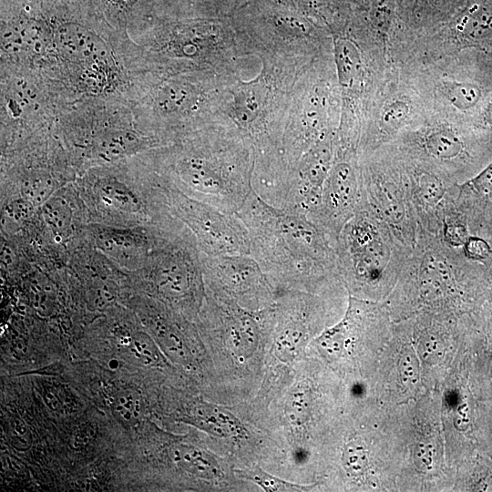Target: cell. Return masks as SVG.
<instances>
[{
  "mask_svg": "<svg viewBox=\"0 0 492 492\" xmlns=\"http://www.w3.org/2000/svg\"><path fill=\"white\" fill-rule=\"evenodd\" d=\"M170 200L179 217L195 233L205 254H250L249 231L236 213L190 200L179 193H170Z\"/></svg>",
  "mask_w": 492,
  "mask_h": 492,
  "instance_id": "8fae6325",
  "label": "cell"
},
{
  "mask_svg": "<svg viewBox=\"0 0 492 492\" xmlns=\"http://www.w3.org/2000/svg\"><path fill=\"white\" fill-rule=\"evenodd\" d=\"M389 411L404 448L397 491H452L456 469L446 461L438 388Z\"/></svg>",
  "mask_w": 492,
  "mask_h": 492,
  "instance_id": "277c9868",
  "label": "cell"
},
{
  "mask_svg": "<svg viewBox=\"0 0 492 492\" xmlns=\"http://www.w3.org/2000/svg\"><path fill=\"white\" fill-rule=\"evenodd\" d=\"M237 117L243 123L251 122L260 107V97L252 88L241 90L236 98Z\"/></svg>",
  "mask_w": 492,
  "mask_h": 492,
  "instance_id": "f1b7e54d",
  "label": "cell"
},
{
  "mask_svg": "<svg viewBox=\"0 0 492 492\" xmlns=\"http://www.w3.org/2000/svg\"><path fill=\"white\" fill-rule=\"evenodd\" d=\"M49 189L47 180L38 178L26 186V194L32 200L41 201L46 197Z\"/></svg>",
  "mask_w": 492,
  "mask_h": 492,
  "instance_id": "d6a6232c",
  "label": "cell"
},
{
  "mask_svg": "<svg viewBox=\"0 0 492 492\" xmlns=\"http://www.w3.org/2000/svg\"><path fill=\"white\" fill-rule=\"evenodd\" d=\"M458 28L471 40H483L492 36V2L473 5L461 19Z\"/></svg>",
  "mask_w": 492,
  "mask_h": 492,
  "instance_id": "603a6c76",
  "label": "cell"
},
{
  "mask_svg": "<svg viewBox=\"0 0 492 492\" xmlns=\"http://www.w3.org/2000/svg\"><path fill=\"white\" fill-rule=\"evenodd\" d=\"M393 320L384 302L348 295L342 318L311 344L343 383L371 378L387 343Z\"/></svg>",
  "mask_w": 492,
  "mask_h": 492,
  "instance_id": "5b68a950",
  "label": "cell"
},
{
  "mask_svg": "<svg viewBox=\"0 0 492 492\" xmlns=\"http://www.w3.org/2000/svg\"><path fill=\"white\" fill-rule=\"evenodd\" d=\"M492 296V270L419 229L396 284L384 301L393 322L421 313L462 316Z\"/></svg>",
  "mask_w": 492,
  "mask_h": 492,
  "instance_id": "7a4b0ae2",
  "label": "cell"
},
{
  "mask_svg": "<svg viewBox=\"0 0 492 492\" xmlns=\"http://www.w3.org/2000/svg\"><path fill=\"white\" fill-rule=\"evenodd\" d=\"M438 391L446 461L456 469L466 459L467 442L473 427L466 374L452 364Z\"/></svg>",
  "mask_w": 492,
  "mask_h": 492,
  "instance_id": "5bb4252c",
  "label": "cell"
},
{
  "mask_svg": "<svg viewBox=\"0 0 492 492\" xmlns=\"http://www.w3.org/2000/svg\"><path fill=\"white\" fill-rule=\"evenodd\" d=\"M59 46L68 57L75 59L98 58L100 45L90 32L78 26H66L58 32Z\"/></svg>",
  "mask_w": 492,
  "mask_h": 492,
  "instance_id": "ffe728a7",
  "label": "cell"
},
{
  "mask_svg": "<svg viewBox=\"0 0 492 492\" xmlns=\"http://www.w3.org/2000/svg\"><path fill=\"white\" fill-rule=\"evenodd\" d=\"M440 89L446 99L460 110L472 108L482 96L481 89L477 84L466 81H444Z\"/></svg>",
  "mask_w": 492,
  "mask_h": 492,
  "instance_id": "d4e9b609",
  "label": "cell"
},
{
  "mask_svg": "<svg viewBox=\"0 0 492 492\" xmlns=\"http://www.w3.org/2000/svg\"><path fill=\"white\" fill-rule=\"evenodd\" d=\"M409 113L408 105L401 100L387 104L380 117V130L384 136H391L405 123Z\"/></svg>",
  "mask_w": 492,
  "mask_h": 492,
  "instance_id": "484cf974",
  "label": "cell"
},
{
  "mask_svg": "<svg viewBox=\"0 0 492 492\" xmlns=\"http://www.w3.org/2000/svg\"><path fill=\"white\" fill-rule=\"evenodd\" d=\"M101 192L116 207L124 210H135L138 201L124 186L115 181L105 182L100 186Z\"/></svg>",
  "mask_w": 492,
  "mask_h": 492,
  "instance_id": "83f0119b",
  "label": "cell"
},
{
  "mask_svg": "<svg viewBox=\"0 0 492 492\" xmlns=\"http://www.w3.org/2000/svg\"><path fill=\"white\" fill-rule=\"evenodd\" d=\"M189 421L215 437L238 442L249 437L242 422L229 409L215 404L198 403L189 415Z\"/></svg>",
  "mask_w": 492,
  "mask_h": 492,
  "instance_id": "ac0fdd59",
  "label": "cell"
},
{
  "mask_svg": "<svg viewBox=\"0 0 492 492\" xmlns=\"http://www.w3.org/2000/svg\"><path fill=\"white\" fill-rule=\"evenodd\" d=\"M111 1H114V2H122V1H126V0H111Z\"/></svg>",
  "mask_w": 492,
  "mask_h": 492,
  "instance_id": "d590c367",
  "label": "cell"
},
{
  "mask_svg": "<svg viewBox=\"0 0 492 492\" xmlns=\"http://www.w3.org/2000/svg\"><path fill=\"white\" fill-rule=\"evenodd\" d=\"M364 203L362 173L350 158L333 160L317 207L307 217L335 247L346 222Z\"/></svg>",
  "mask_w": 492,
  "mask_h": 492,
  "instance_id": "7c38bea8",
  "label": "cell"
},
{
  "mask_svg": "<svg viewBox=\"0 0 492 492\" xmlns=\"http://www.w3.org/2000/svg\"><path fill=\"white\" fill-rule=\"evenodd\" d=\"M483 118L484 121L492 128V99L488 101L485 108Z\"/></svg>",
  "mask_w": 492,
  "mask_h": 492,
  "instance_id": "836d02e7",
  "label": "cell"
},
{
  "mask_svg": "<svg viewBox=\"0 0 492 492\" xmlns=\"http://www.w3.org/2000/svg\"><path fill=\"white\" fill-rule=\"evenodd\" d=\"M460 317L421 313L407 319L425 390L438 388L451 369L460 343Z\"/></svg>",
  "mask_w": 492,
  "mask_h": 492,
  "instance_id": "30bf717a",
  "label": "cell"
},
{
  "mask_svg": "<svg viewBox=\"0 0 492 492\" xmlns=\"http://www.w3.org/2000/svg\"><path fill=\"white\" fill-rule=\"evenodd\" d=\"M129 351L144 364H157L161 361L159 351L150 337L138 333L129 340Z\"/></svg>",
  "mask_w": 492,
  "mask_h": 492,
  "instance_id": "4316f807",
  "label": "cell"
},
{
  "mask_svg": "<svg viewBox=\"0 0 492 492\" xmlns=\"http://www.w3.org/2000/svg\"><path fill=\"white\" fill-rule=\"evenodd\" d=\"M201 260L211 296L252 311L273 303L276 290L251 254H205Z\"/></svg>",
  "mask_w": 492,
  "mask_h": 492,
  "instance_id": "ba28073f",
  "label": "cell"
},
{
  "mask_svg": "<svg viewBox=\"0 0 492 492\" xmlns=\"http://www.w3.org/2000/svg\"><path fill=\"white\" fill-rule=\"evenodd\" d=\"M371 381L374 396L384 408L415 400L427 391L407 319L393 323L390 338Z\"/></svg>",
  "mask_w": 492,
  "mask_h": 492,
  "instance_id": "52a82bcc",
  "label": "cell"
},
{
  "mask_svg": "<svg viewBox=\"0 0 492 492\" xmlns=\"http://www.w3.org/2000/svg\"><path fill=\"white\" fill-rule=\"evenodd\" d=\"M456 203L466 216L470 233L486 239L492 226V160L477 175L458 184Z\"/></svg>",
  "mask_w": 492,
  "mask_h": 492,
  "instance_id": "2e32d148",
  "label": "cell"
},
{
  "mask_svg": "<svg viewBox=\"0 0 492 492\" xmlns=\"http://www.w3.org/2000/svg\"><path fill=\"white\" fill-rule=\"evenodd\" d=\"M208 319L212 332L229 349L233 361L240 364L258 353L270 333L269 307L252 311L211 296Z\"/></svg>",
  "mask_w": 492,
  "mask_h": 492,
  "instance_id": "4fadbf2b",
  "label": "cell"
},
{
  "mask_svg": "<svg viewBox=\"0 0 492 492\" xmlns=\"http://www.w3.org/2000/svg\"><path fill=\"white\" fill-rule=\"evenodd\" d=\"M250 235V254L277 291L347 293L333 244L306 216L262 200L253 190L236 213Z\"/></svg>",
  "mask_w": 492,
  "mask_h": 492,
  "instance_id": "6da1fadb",
  "label": "cell"
},
{
  "mask_svg": "<svg viewBox=\"0 0 492 492\" xmlns=\"http://www.w3.org/2000/svg\"><path fill=\"white\" fill-rule=\"evenodd\" d=\"M186 98H188L187 90L179 85H172L162 90L159 105L163 108L173 109L180 107Z\"/></svg>",
  "mask_w": 492,
  "mask_h": 492,
  "instance_id": "1f68e13d",
  "label": "cell"
},
{
  "mask_svg": "<svg viewBox=\"0 0 492 492\" xmlns=\"http://www.w3.org/2000/svg\"><path fill=\"white\" fill-rule=\"evenodd\" d=\"M416 145L428 159L442 165H453L470 159L466 139L450 126L430 127L420 135Z\"/></svg>",
  "mask_w": 492,
  "mask_h": 492,
  "instance_id": "e0dca14e",
  "label": "cell"
},
{
  "mask_svg": "<svg viewBox=\"0 0 492 492\" xmlns=\"http://www.w3.org/2000/svg\"><path fill=\"white\" fill-rule=\"evenodd\" d=\"M486 239L491 243L492 245V226L490 227L487 236H486Z\"/></svg>",
  "mask_w": 492,
  "mask_h": 492,
  "instance_id": "e575fe53",
  "label": "cell"
},
{
  "mask_svg": "<svg viewBox=\"0 0 492 492\" xmlns=\"http://www.w3.org/2000/svg\"><path fill=\"white\" fill-rule=\"evenodd\" d=\"M47 221L57 231H65L70 224V211L62 201L52 200L45 208Z\"/></svg>",
  "mask_w": 492,
  "mask_h": 492,
  "instance_id": "f546056e",
  "label": "cell"
},
{
  "mask_svg": "<svg viewBox=\"0 0 492 492\" xmlns=\"http://www.w3.org/2000/svg\"><path fill=\"white\" fill-rule=\"evenodd\" d=\"M334 57L342 86L351 87L362 72V59L356 46L347 39L334 42Z\"/></svg>",
  "mask_w": 492,
  "mask_h": 492,
  "instance_id": "44dd1931",
  "label": "cell"
},
{
  "mask_svg": "<svg viewBox=\"0 0 492 492\" xmlns=\"http://www.w3.org/2000/svg\"><path fill=\"white\" fill-rule=\"evenodd\" d=\"M404 170L419 229L439 235L443 214L456 200L458 184L435 168L413 165Z\"/></svg>",
  "mask_w": 492,
  "mask_h": 492,
  "instance_id": "9a60e30c",
  "label": "cell"
},
{
  "mask_svg": "<svg viewBox=\"0 0 492 492\" xmlns=\"http://www.w3.org/2000/svg\"><path fill=\"white\" fill-rule=\"evenodd\" d=\"M154 332L160 345L171 359L182 364L190 361L191 355L186 339L175 323L165 319L157 320Z\"/></svg>",
  "mask_w": 492,
  "mask_h": 492,
  "instance_id": "7402d4cb",
  "label": "cell"
},
{
  "mask_svg": "<svg viewBox=\"0 0 492 492\" xmlns=\"http://www.w3.org/2000/svg\"><path fill=\"white\" fill-rule=\"evenodd\" d=\"M404 448L388 408L347 418L336 480L347 490L397 491Z\"/></svg>",
  "mask_w": 492,
  "mask_h": 492,
  "instance_id": "8992f818",
  "label": "cell"
},
{
  "mask_svg": "<svg viewBox=\"0 0 492 492\" xmlns=\"http://www.w3.org/2000/svg\"><path fill=\"white\" fill-rule=\"evenodd\" d=\"M173 462L185 473L206 481L224 482L227 471L210 452L191 445L179 444L171 449Z\"/></svg>",
  "mask_w": 492,
  "mask_h": 492,
  "instance_id": "d6986e66",
  "label": "cell"
},
{
  "mask_svg": "<svg viewBox=\"0 0 492 492\" xmlns=\"http://www.w3.org/2000/svg\"><path fill=\"white\" fill-rule=\"evenodd\" d=\"M364 204L403 245L413 248L419 226L405 170L369 167L362 173Z\"/></svg>",
  "mask_w": 492,
  "mask_h": 492,
  "instance_id": "9c48e42d",
  "label": "cell"
},
{
  "mask_svg": "<svg viewBox=\"0 0 492 492\" xmlns=\"http://www.w3.org/2000/svg\"><path fill=\"white\" fill-rule=\"evenodd\" d=\"M116 402V412L122 419L131 421L138 416L139 401L134 393L128 391L122 393Z\"/></svg>",
  "mask_w": 492,
  "mask_h": 492,
  "instance_id": "4dcf8cb0",
  "label": "cell"
},
{
  "mask_svg": "<svg viewBox=\"0 0 492 492\" xmlns=\"http://www.w3.org/2000/svg\"><path fill=\"white\" fill-rule=\"evenodd\" d=\"M334 249L348 295L384 302L412 248L398 241L364 203L342 229Z\"/></svg>",
  "mask_w": 492,
  "mask_h": 492,
  "instance_id": "3957f363",
  "label": "cell"
},
{
  "mask_svg": "<svg viewBox=\"0 0 492 492\" xmlns=\"http://www.w3.org/2000/svg\"><path fill=\"white\" fill-rule=\"evenodd\" d=\"M235 472L240 477L255 483L264 491L268 492L312 491L320 487V482H315L310 485H300L286 481L264 471L259 466L246 469H238L235 470Z\"/></svg>",
  "mask_w": 492,
  "mask_h": 492,
  "instance_id": "cb8c5ba5",
  "label": "cell"
}]
</instances>
